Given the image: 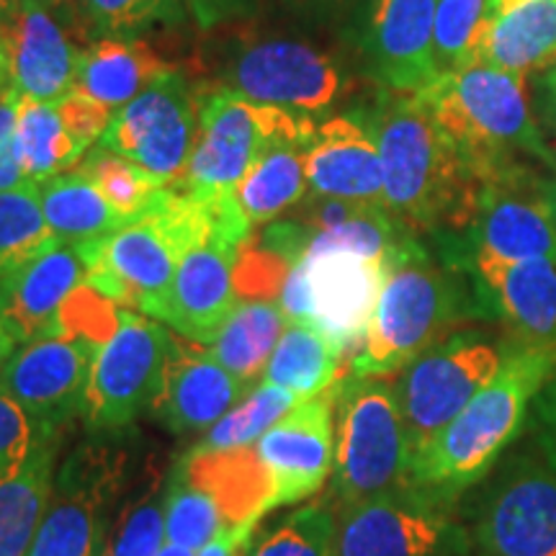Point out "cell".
Segmentation results:
<instances>
[{"label": "cell", "mask_w": 556, "mask_h": 556, "mask_svg": "<svg viewBox=\"0 0 556 556\" xmlns=\"http://www.w3.org/2000/svg\"><path fill=\"white\" fill-rule=\"evenodd\" d=\"M361 119L374 131L384 168V206L415 232L448 245L467 235L484 184L417 93L384 90Z\"/></svg>", "instance_id": "cell-1"}, {"label": "cell", "mask_w": 556, "mask_h": 556, "mask_svg": "<svg viewBox=\"0 0 556 556\" xmlns=\"http://www.w3.org/2000/svg\"><path fill=\"white\" fill-rule=\"evenodd\" d=\"M270 513V479L255 446H193L165 479L168 544L201 552L214 539Z\"/></svg>", "instance_id": "cell-5"}, {"label": "cell", "mask_w": 556, "mask_h": 556, "mask_svg": "<svg viewBox=\"0 0 556 556\" xmlns=\"http://www.w3.org/2000/svg\"><path fill=\"white\" fill-rule=\"evenodd\" d=\"M417 99L482 184L528 165L526 157L556 170L523 75L471 65L462 73L438 75Z\"/></svg>", "instance_id": "cell-3"}, {"label": "cell", "mask_w": 556, "mask_h": 556, "mask_svg": "<svg viewBox=\"0 0 556 556\" xmlns=\"http://www.w3.org/2000/svg\"><path fill=\"white\" fill-rule=\"evenodd\" d=\"M73 26L60 18L58 5H29L0 24V45L9 62L11 86L26 99L58 103L75 90L80 50Z\"/></svg>", "instance_id": "cell-19"}, {"label": "cell", "mask_w": 556, "mask_h": 556, "mask_svg": "<svg viewBox=\"0 0 556 556\" xmlns=\"http://www.w3.org/2000/svg\"><path fill=\"white\" fill-rule=\"evenodd\" d=\"M157 556H193V552L186 546H176V544H168V541H165V546L160 548Z\"/></svg>", "instance_id": "cell-49"}, {"label": "cell", "mask_w": 556, "mask_h": 556, "mask_svg": "<svg viewBox=\"0 0 556 556\" xmlns=\"http://www.w3.org/2000/svg\"><path fill=\"white\" fill-rule=\"evenodd\" d=\"M276 114L278 106L248 101L229 86L201 93L197 148L176 191L214 204L232 201Z\"/></svg>", "instance_id": "cell-14"}, {"label": "cell", "mask_w": 556, "mask_h": 556, "mask_svg": "<svg viewBox=\"0 0 556 556\" xmlns=\"http://www.w3.org/2000/svg\"><path fill=\"white\" fill-rule=\"evenodd\" d=\"M197 139L199 90L184 73L168 70L135 101L114 111L99 144L176 189L189 170Z\"/></svg>", "instance_id": "cell-10"}, {"label": "cell", "mask_w": 556, "mask_h": 556, "mask_svg": "<svg viewBox=\"0 0 556 556\" xmlns=\"http://www.w3.org/2000/svg\"><path fill=\"white\" fill-rule=\"evenodd\" d=\"M24 3H29V5H47V9H50V5H58V3H62V0H24Z\"/></svg>", "instance_id": "cell-51"}, {"label": "cell", "mask_w": 556, "mask_h": 556, "mask_svg": "<svg viewBox=\"0 0 556 556\" xmlns=\"http://www.w3.org/2000/svg\"><path fill=\"white\" fill-rule=\"evenodd\" d=\"M229 88L248 101L296 114H323L348 93L351 80L330 54L294 39H263L240 47L229 62Z\"/></svg>", "instance_id": "cell-15"}, {"label": "cell", "mask_w": 556, "mask_h": 556, "mask_svg": "<svg viewBox=\"0 0 556 556\" xmlns=\"http://www.w3.org/2000/svg\"><path fill=\"white\" fill-rule=\"evenodd\" d=\"M544 191H546L548 204H552L554 222H556V173H554V176H544Z\"/></svg>", "instance_id": "cell-47"}, {"label": "cell", "mask_w": 556, "mask_h": 556, "mask_svg": "<svg viewBox=\"0 0 556 556\" xmlns=\"http://www.w3.org/2000/svg\"><path fill=\"white\" fill-rule=\"evenodd\" d=\"M302 402L304 400H299L296 394L287 392V389L263 381V384L250 389L245 397L229 409L217 426L206 430L199 448L232 451L255 446V441H258L266 430L274 428L283 415H289L291 409L302 405Z\"/></svg>", "instance_id": "cell-36"}, {"label": "cell", "mask_w": 556, "mask_h": 556, "mask_svg": "<svg viewBox=\"0 0 556 556\" xmlns=\"http://www.w3.org/2000/svg\"><path fill=\"white\" fill-rule=\"evenodd\" d=\"M482 65L528 78L556 65V0H495Z\"/></svg>", "instance_id": "cell-27"}, {"label": "cell", "mask_w": 556, "mask_h": 556, "mask_svg": "<svg viewBox=\"0 0 556 556\" xmlns=\"http://www.w3.org/2000/svg\"><path fill=\"white\" fill-rule=\"evenodd\" d=\"M462 263L435 261L417 232L387 263L384 287L364 343L351 358V377L387 379L448 338V330L484 312L475 278Z\"/></svg>", "instance_id": "cell-2"}, {"label": "cell", "mask_w": 556, "mask_h": 556, "mask_svg": "<svg viewBox=\"0 0 556 556\" xmlns=\"http://www.w3.org/2000/svg\"><path fill=\"white\" fill-rule=\"evenodd\" d=\"M197 345L170 336L163 381L150 405L152 415L170 433H204L248 394L238 377Z\"/></svg>", "instance_id": "cell-20"}, {"label": "cell", "mask_w": 556, "mask_h": 556, "mask_svg": "<svg viewBox=\"0 0 556 556\" xmlns=\"http://www.w3.org/2000/svg\"><path fill=\"white\" fill-rule=\"evenodd\" d=\"M13 351H16V340L5 332L3 323H0V374H3V368H5V364H9V358L13 356Z\"/></svg>", "instance_id": "cell-46"}, {"label": "cell", "mask_w": 556, "mask_h": 556, "mask_svg": "<svg viewBox=\"0 0 556 556\" xmlns=\"http://www.w3.org/2000/svg\"><path fill=\"white\" fill-rule=\"evenodd\" d=\"M492 13L495 0H435L433 58L438 75L482 65V47Z\"/></svg>", "instance_id": "cell-34"}, {"label": "cell", "mask_w": 556, "mask_h": 556, "mask_svg": "<svg viewBox=\"0 0 556 556\" xmlns=\"http://www.w3.org/2000/svg\"><path fill=\"white\" fill-rule=\"evenodd\" d=\"M101 348L80 336L31 340L13 351L0 389L29 415L39 435H62L86 413L90 371Z\"/></svg>", "instance_id": "cell-13"}, {"label": "cell", "mask_w": 556, "mask_h": 556, "mask_svg": "<svg viewBox=\"0 0 556 556\" xmlns=\"http://www.w3.org/2000/svg\"><path fill=\"white\" fill-rule=\"evenodd\" d=\"M173 332L142 312L122 309L119 328L96 356L86 397V426L96 435L127 430L155 400Z\"/></svg>", "instance_id": "cell-12"}, {"label": "cell", "mask_w": 556, "mask_h": 556, "mask_svg": "<svg viewBox=\"0 0 556 556\" xmlns=\"http://www.w3.org/2000/svg\"><path fill=\"white\" fill-rule=\"evenodd\" d=\"M75 168L101 191V197L124 219L142 217L155 204L157 193L168 189L152 173L139 168L137 163H131L129 157L116 155V152L101 148V144L96 150H90Z\"/></svg>", "instance_id": "cell-37"}, {"label": "cell", "mask_w": 556, "mask_h": 556, "mask_svg": "<svg viewBox=\"0 0 556 556\" xmlns=\"http://www.w3.org/2000/svg\"><path fill=\"white\" fill-rule=\"evenodd\" d=\"M413 448L394 384L348 377L336 384L332 503H364L413 484Z\"/></svg>", "instance_id": "cell-6"}, {"label": "cell", "mask_w": 556, "mask_h": 556, "mask_svg": "<svg viewBox=\"0 0 556 556\" xmlns=\"http://www.w3.org/2000/svg\"><path fill=\"white\" fill-rule=\"evenodd\" d=\"M248 242L225 229L197 242L178 263L160 323L178 332V338L212 345L240 304L235 270Z\"/></svg>", "instance_id": "cell-18"}, {"label": "cell", "mask_w": 556, "mask_h": 556, "mask_svg": "<svg viewBox=\"0 0 556 556\" xmlns=\"http://www.w3.org/2000/svg\"><path fill=\"white\" fill-rule=\"evenodd\" d=\"M58 111L62 116V124L70 131V137L80 144L83 150H90L96 142H101L103 131L109 129L111 116L114 111L103 106L96 99L83 93V90L75 88L73 93H67L65 99L58 101Z\"/></svg>", "instance_id": "cell-41"}, {"label": "cell", "mask_w": 556, "mask_h": 556, "mask_svg": "<svg viewBox=\"0 0 556 556\" xmlns=\"http://www.w3.org/2000/svg\"><path fill=\"white\" fill-rule=\"evenodd\" d=\"M16 135L21 165L29 184H41V180L73 170L86 155V150L70 137L62 124L58 103L21 96Z\"/></svg>", "instance_id": "cell-33"}, {"label": "cell", "mask_w": 556, "mask_h": 556, "mask_svg": "<svg viewBox=\"0 0 556 556\" xmlns=\"http://www.w3.org/2000/svg\"><path fill=\"white\" fill-rule=\"evenodd\" d=\"M507 345L456 332L407 364L394 381L413 456L420 454L503 368Z\"/></svg>", "instance_id": "cell-8"}, {"label": "cell", "mask_w": 556, "mask_h": 556, "mask_svg": "<svg viewBox=\"0 0 556 556\" xmlns=\"http://www.w3.org/2000/svg\"><path fill=\"white\" fill-rule=\"evenodd\" d=\"M536 119L556 157V73L552 67L536 80Z\"/></svg>", "instance_id": "cell-44"}, {"label": "cell", "mask_w": 556, "mask_h": 556, "mask_svg": "<svg viewBox=\"0 0 556 556\" xmlns=\"http://www.w3.org/2000/svg\"><path fill=\"white\" fill-rule=\"evenodd\" d=\"M446 258L471 263H518L556 258V222L544 191V176L520 165L490 184L479 197L477 217Z\"/></svg>", "instance_id": "cell-11"}, {"label": "cell", "mask_w": 556, "mask_h": 556, "mask_svg": "<svg viewBox=\"0 0 556 556\" xmlns=\"http://www.w3.org/2000/svg\"><path fill=\"white\" fill-rule=\"evenodd\" d=\"M343 348L312 323H289L276 343L263 381L276 384L299 400H312L340 381Z\"/></svg>", "instance_id": "cell-30"}, {"label": "cell", "mask_w": 556, "mask_h": 556, "mask_svg": "<svg viewBox=\"0 0 556 556\" xmlns=\"http://www.w3.org/2000/svg\"><path fill=\"white\" fill-rule=\"evenodd\" d=\"M312 296V325L348 351H358L377 309L387 266L351 253L304 255Z\"/></svg>", "instance_id": "cell-25"}, {"label": "cell", "mask_w": 556, "mask_h": 556, "mask_svg": "<svg viewBox=\"0 0 556 556\" xmlns=\"http://www.w3.org/2000/svg\"><path fill=\"white\" fill-rule=\"evenodd\" d=\"M54 240L41 212L37 184L0 191V278L29 263Z\"/></svg>", "instance_id": "cell-35"}, {"label": "cell", "mask_w": 556, "mask_h": 556, "mask_svg": "<svg viewBox=\"0 0 556 556\" xmlns=\"http://www.w3.org/2000/svg\"><path fill=\"white\" fill-rule=\"evenodd\" d=\"M86 18L101 37L137 39L160 21L180 18V0H83Z\"/></svg>", "instance_id": "cell-40"}, {"label": "cell", "mask_w": 556, "mask_h": 556, "mask_svg": "<svg viewBox=\"0 0 556 556\" xmlns=\"http://www.w3.org/2000/svg\"><path fill=\"white\" fill-rule=\"evenodd\" d=\"M552 70H554V73H556V65H554V67H552Z\"/></svg>", "instance_id": "cell-52"}, {"label": "cell", "mask_w": 556, "mask_h": 556, "mask_svg": "<svg viewBox=\"0 0 556 556\" xmlns=\"http://www.w3.org/2000/svg\"><path fill=\"white\" fill-rule=\"evenodd\" d=\"M255 526H258V520H250V523L235 528L225 536L214 539L212 544L201 548L199 556H248L255 544Z\"/></svg>", "instance_id": "cell-45"}, {"label": "cell", "mask_w": 556, "mask_h": 556, "mask_svg": "<svg viewBox=\"0 0 556 556\" xmlns=\"http://www.w3.org/2000/svg\"><path fill=\"white\" fill-rule=\"evenodd\" d=\"M475 539L484 556H556V469L523 458L486 492Z\"/></svg>", "instance_id": "cell-16"}, {"label": "cell", "mask_w": 556, "mask_h": 556, "mask_svg": "<svg viewBox=\"0 0 556 556\" xmlns=\"http://www.w3.org/2000/svg\"><path fill=\"white\" fill-rule=\"evenodd\" d=\"M469 536L454 500L407 484L338 507L336 556H467Z\"/></svg>", "instance_id": "cell-9"}, {"label": "cell", "mask_w": 556, "mask_h": 556, "mask_svg": "<svg viewBox=\"0 0 556 556\" xmlns=\"http://www.w3.org/2000/svg\"><path fill=\"white\" fill-rule=\"evenodd\" d=\"M21 3H24V0H0V24H3L5 18H11L13 13L21 9Z\"/></svg>", "instance_id": "cell-48"}, {"label": "cell", "mask_w": 556, "mask_h": 556, "mask_svg": "<svg viewBox=\"0 0 556 556\" xmlns=\"http://www.w3.org/2000/svg\"><path fill=\"white\" fill-rule=\"evenodd\" d=\"M18 101L21 93L11 83L0 90V191H11L29 184L24 176V165H21L16 135Z\"/></svg>", "instance_id": "cell-42"}, {"label": "cell", "mask_w": 556, "mask_h": 556, "mask_svg": "<svg viewBox=\"0 0 556 556\" xmlns=\"http://www.w3.org/2000/svg\"><path fill=\"white\" fill-rule=\"evenodd\" d=\"M289 319L281 307L268 299H245L229 317L225 330L214 340L208 353L238 377L245 387H253L263 374L276 343L287 330Z\"/></svg>", "instance_id": "cell-31"}, {"label": "cell", "mask_w": 556, "mask_h": 556, "mask_svg": "<svg viewBox=\"0 0 556 556\" xmlns=\"http://www.w3.org/2000/svg\"><path fill=\"white\" fill-rule=\"evenodd\" d=\"M338 507L332 497L294 510L255 541L248 556H336Z\"/></svg>", "instance_id": "cell-38"}, {"label": "cell", "mask_w": 556, "mask_h": 556, "mask_svg": "<svg viewBox=\"0 0 556 556\" xmlns=\"http://www.w3.org/2000/svg\"><path fill=\"white\" fill-rule=\"evenodd\" d=\"M435 0H374L364 50L368 70L392 93H420L438 78Z\"/></svg>", "instance_id": "cell-22"}, {"label": "cell", "mask_w": 556, "mask_h": 556, "mask_svg": "<svg viewBox=\"0 0 556 556\" xmlns=\"http://www.w3.org/2000/svg\"><path fill=\"white\" fill-rule=\"evenodd\" d=\"M258 3L261 0H189V9L201 29H214L227 21L250 16Z\"/></svg>", "instance_id": "cell-43"}, {"label": "cell", "mask_w": 556, "mask_h": 556, "mask_svg": "<svg viewBox=\"0 0 556 556\" xmlns=\"http://www.w3.org/2000/svg\"><path fill=\"white\" fill-rule=\"evenodd\" d=\"M11 78H9V62H5V52H3V45H0V90L9 86Z\"/></svg>", "instance_id": "cell-50"}, {"label": "cell", "mask_w": 556, "mask_h": 556, "mask_svg": "<svg viewBox=\"0 0 556 556\" xmlns=\"http://www.w3.org/2000/svg\"><path fill=\"white\" fill-rule=\"evenodd\" d=\"M37 189L41 212L58 240L80 245L131 222L124 219L78 168L41 180Z\"/></svg>", "instance_id": "cell-32"}, {"label": "cell", "mask_w": 556, "mask_h": 556, "mask_svg": "<svg viewBox=\"0 0 556 556\" xmlns=\"http://www.w3.org/2000/svg\"><path fill=\"white\" fill-rule=\"evenodd\" d=\"M62 435H39L29 456L0 477V556H26L50 505Z\"/></svg>", "instance_id": "cell-29"}, {"label": "cell", "mask_w": 556, "mask_h": 556, "mask_svg": "<svg viewBox=\"0 0 556 556\" xmlns=\"http://www.w3.org/2000/svg\"><path fill=\"white\" fill-rule=\"evenodd\" d=\"M307 178L315 197L384 206V168L379 144L361 114L332 116L312 135Z\"/></svg>", "instance_id": "cell-26"}, {"label": "cell", "mask_w": 556, "mask_h": 556, "mask_svg": "<svg viewBox=\"0 0 556 556\" xmlns=\"http://www.w3.org/2000/svg\"><path fill=\"white\" fill-rule=\"evenodd\" d=\"M86 283V263L75 242L54 240L29 263L0 278V323L16 345L50 338L60 309Z\"/></svg>", "instance_id": "cell-24"}, {"label": "cell", "mask_w": 556, "mask_h": 556, "mask_svg": "<svg viewBox=\"0 0 556 556\" xmlns=\"http://www.w3.org/2000/svg\"><path fill=\"white\" fill-rule=\"evenodd\" d=\"M168 70L173 67L148 41L103 37L80 50L75 88L111 111H119Z\"/></svg>", "instance_id": "cell-28"}, {"label": "cell", "mask_w": 556, "mask_h": 556, "mask_svg": "<svg viewBox=\"0 0 556 556\" xmlns=\"http://www.w3.org/2000/svg\"><path fill=\"white\" fill-rule=\"evenodd\" d=\"M165 541V479L152 475L116 516L109 556H157Z\"/></svg>", "instance_id": "cell-39"}, {"label": "cell", "mask_w": 556, "mask_h": 556, "mask_svg": "<svg viewBox=\"0 0 556 556\" xmlns=\"http://www.w3.org/2000/svg\"><path fill=\"white\" fill-rule=\"evenodd\" d=\"M129 456L116 441L93 438L65 458L50 505L26 556H109Z\"/></svg>", "instance_id": "cell-7"}, {"label": "cell", "mask_w": 556, "mask_h": 556, "mask_svg": "<svg viewBox=\"0 0 556 556\" xmlns=\"http://www.w3.org/2000/svg\"><path fill=\"white\" fill-rule=\"evenodd\" d=\"M484 315L513 332V343L556 351V258L471 263Z\"/></svg>", "instance_id": "cell-23"}, {"label": "cell", "mask_w": 556, "mask_h": 556, "mask_svg": "<svg viewBox=\"0 0 556 556\" xmlns=\"http://www.w3.org/2000/svg\"><path fill=\"white\" fill-rule=\"evenodd\" d=\"M554 348L507 345L503 368L446 428L413 456L415 486L456 500L477 484L523 428L528 405L554 374Z\"/></svg>", "instance_id": "cell-4"}, {"label": "cell", "mask_w": 556, "mask_h": 556, "mask_svg": "<svg viewBox=\"0 0 556 556\" xmlns=\"http://www.w3.org/2000/svg\"><path fill=\"white\" fill-rule=\"evenodd\" d=\"M315 129L309 116L278 109L258 155L235 191V204L250 229L270 225L307 199V148Z\"/></svg>", "instance_id": "cell-21"}, {"label": "cell", "mask_w": 556, "mask_h": 556, "mask_svg": "<svg viewBox=\"0 0 556 556\" xmlns=\"http://www.w3.org/2000/svg\"><path fill=\"white\" fill-rule=\"evenodd\" d=\"M255 454L270 479V510L315 497L336 467V387L283 415Z\"/></svg>", "instance_id": "cell-17"}]
</instances>
